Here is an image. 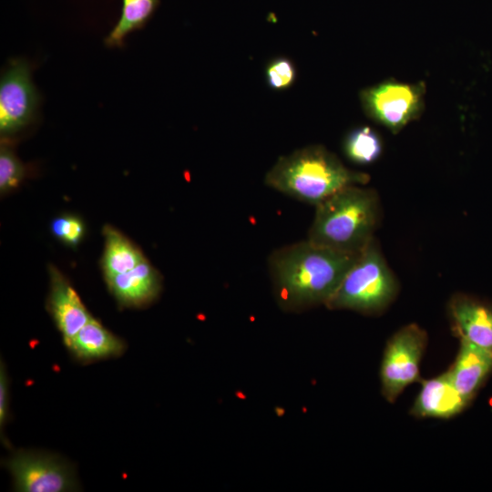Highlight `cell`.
I'll return each mask as SVG.
<instances>
[{"label":"cell","instance_id":"obj_9","mask_svg":"<svg viewBox=\"0 0 492 492\" xmlns=\"http://www.w3.org/2000/svg\"><path fill=\"white\" fill-rule=\"evenodd\" d=\"M448 313L460 340L492 354V304L456 293L449 301Z\"/></svg>","mask_w":492,"mask_h":492},{"label":"cell","instance_id":"obj_18","mask_svg":"<svg viewBox=\"0 0 492 492\" xmlns=\"http://www.w3.org/2000/svg\"><path fill=\"white\" fill-rule=\"evenodd\" d=\"M26 174L23 163L15 156L11 147L5 143L0 148V190L7 192L18 187Z\"/></svg>","mask_w":492,"mask_h":492},{"label":"cell","instance_id":"obj_1","mask_svg":"<svg viewBox=\"0 0 492 492\" xmlns=\"http://www.w3.org/2000/svg\"><path fill=\"white\" fill-rule=\"evenodd\" d=\"M359 254L319 246L307 239L275 250L268 259L279 306L298 312L326 305Z\"/></svg>","mask_w":492,"mask_h":492},{"label":"cell","instance_id":"obj_20","mask_svg":"<svg viewBox=\"0 0 492 492\" xmlns=\"http://www.w3.org/2000/svg\"><path fill=\"white\" fill-rule=\"evenodd\" d=\"M50 229L56 239L71 247L78 245L85 234L83 220L70 214L55 218Z\"/></svg>","mask_w":492,"mask_h":492},{"label":"cell","instance_id":"obj_15","mask_svg":"<svg viewBox=\"0 0 492 492\" xmlns=\"http://www.w3.org/2000/svg\"><path fill=\"white\" fill-rule=\"evenodd\" d=\"M103 233L102 269L106 280L128 272L146 260L142 251L115 228L107 225Z\"/></svg>","mask_w":492,"mask_h":492},{"label":"cell","instance_id":"obj_8","mask_svg":"<svg viewBox=\"0 0 492 492\" xmlns=\"http://www.w3.org/2000/svg\"><path fill=\"white\" fill-rule=\"evenodd\" d=\"M39 95L32 82L26 61L15 59L0 81V134L12 136L34 118Z\"/></svg>","mask_w":492,"mask_h":492},{"label":"cell","instance_id":"obj_7","mask_svg":"<svg viewBox=\"0 0 492 492\" xmlns=\"http://www.w3.org/2000/svg\"><path fill=\"white\" fill-rule=\"evenodd\" d=\"M14 487L21 492H64L77 486L72 468L54 455L19 450L6 461Z\"/></svg>","mask_w":492,"mask_h":492},{"label":"cell","instance_id":"obj_6","mask_svg":"<svg viewBox=\"0 0 492 492\" xmlns=\"http://www.w3.org/2000/svg\"><path fill=\"white\" fill-rule=\"evenodd\" d=\"M425 86L388 80L364 89L363 108L374 121L397 133L416 119L424 108Z\"/></svg>","mask_w":492,"mask_h":492},{"label":"cell","instance_id":"obj_10","mask_svg":"<svg viewBox=\"0 0 492 492\" xmlns=\"http://www.w3.org/2000/svg\"><path fill=\"white\" fill-rule=\"evenodd\" d=\"M50 288L46 308L68 347L73 338L93 317L67 279L54 266L49 269Z\"/></svg>","mask_w":492,"mask_h":492},{"label":"cell","instance_id":"obj_4","mask_svg":"<svg viewBox=\"0 0 492 492\" xmlns=\"http://www.w3.org/2000/svg\"><path fill=\"white\" fill-rule=\"evenodd\" d=\"M398 291V281L374 238L359 253L325 306L376 314L393 302Z\"/></svg>","mask_w":492,"mask_h":492},{"label":"cell","instance_id":"obj_2","mask_svg":"<svg viewBox=\"0 0 492 492\" xmlns=\"http://www.w3.org/2000/svg\"><path fill=\"white\" fill-rule=\"evenodd\" d=\"M370 177L345 167L322 145H310L280 157L267 171L265 184L301 202L317 206L342 189L365 185Z\"/></svg>","mask_w":492,"mask_h":492},{"label":"cell","instance_id":"obj_11","mask_svg":"<svg viewBox=\"0 0 492 492\" xmlns=\"http://www.w3.org/2000/svg\"><path fill=\"white\" fill-rule=\"evenodd\" d=\"M468 403L445 372L422 382L411 414L416 417L447 419L461 413Z\"/></svg>","mask_w":492,"mask_h":492},{"label":"cell","instance_id":"obj_19","mask_svg":"<svg viewBox=\"0 0 492 492\" xmlns=\"http://www.w3.org/2000/svg\"><path fill=\"white\" fill-rule=\"evenodd\" d=\"M268 86L273 90H285L291 87L297 77L293 62L287 57H276L271 60L265 68Z\"/></svg>","mask_w":492,"mask_h":492},{"label":"cell","instance_id":"obj_3","mask_svg":"<svg viewBox=\"0 0 492 492\" xmlns=\"http://www.w3.org/2000/svg\"><path fill=\"white\" fill-rule=\"evenodd\" d=\"M364 186L345 187L315 206L307 240L341 252L359 254L374 238L381 218L377 192Z\"/></svg>","mask_w":492,"mask_h":492},{"label":"cell","instance_id":"obj_12","mask_svg":"<svg viewBox=\"0 0 492 492\" xmlns=\"http://www.w3.org/2000/svg\"><path fill=\"white\" fill-rule=\"evenodd\" d=\"M106 281L118 302L128 307L149 304L162 288L161 275L147 259L132 270Z\"/></svg>","mask_w":492,"mask_h":492},{"label":"cell","instance_id":"obj_16","mask_svg":"<svg viewBox=\"0 0 492 492\" xmlns=\"http://www.w3.org/2000/svg\"><path fill=\"white\" fill-rule=\"evenodd\" d=\"M158 0H123L119 20L105 39L109 46H122L124 38L141 28L154 12Z\"/></svg>","mask_w":492,"mask_h":492},{"label":"cell","instance_id":"obj_17","mask_svg":"<svg viewBox=\"0 0 492 492\" xmlns=\"http://www.w3.org/2000/svg\"><path fill=\"white\" fill-rule=\"evenodd\" d=\"M343 151L354 163L368 165L374 162L382 153V141L370 127L352 130L343 142Z\"/></svg>","mask_w":492,"mask_h":492},{"label":"cell","instance_id":"obj_14","mask_svg":"<svg viewBox=\"0 0 492 492\" xmlns=\"http://www.w3.org/2000/svg\"><path fill=\"white\" fill-rule=\"evenodd\" d=\"M78 361L89 363L118 357L126 349L125 343L92 318L84 325L67 347Z\"/></svg>","mask_w":492,"mask_h":492},{"label":"cell","instance_id":"obj_5","mask_svg":"<svg viewBox=\"0 0 492 492\" xmlns=\"http://www.w3.org/2000/svg\"><path fill=\"white\" fill-rule=\"evenodd\" d=\"M426 343L425 331L414 323L388 340L380 368L382 393L388 402H395L406 386L418 380Z\"/></svg>","mask_w":492,"mask_h":492},{"label":"cell","instance_id":"obj_13","mask_svg":"<svg viewBox=\"0 0 492 492\" xmlns=\"http://www.w3.org/2000/svg\"><path fill=\"white\" fill-rule=\"evenodd\" d=\"M492 371V354L460 340L456 359L446 371L456 389L469 402Z\"/></svg>","mask_w":492,"mask_h":492},{"label":"cell","instance_id":"obj_21","mask_svg":"<svg viewBox=\"0 0 492 492\" xmlns=\"http://www.w3.org/2000/svg\"><path fill=\"white\" fill-rule=\"evenodd\" d=\"M8 379L5 365L1 363L0 370V425L3 428L8 416Z\"/></svg>","mask_w":492,"mask_h":492}]
</instances>
